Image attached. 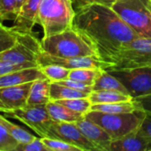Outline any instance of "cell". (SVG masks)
<instances>
[{"label":"cell","mask_w":151,"mask_h":151,"mask_svg":"<svg viewBox=\"0 0 151 151\" xmlns=\"http://www.w3.org/2000/svg\"><path fill=\"white\" fill-rule=\"evenodd\" d=\"M93 90H115L129 95L126 87L109 72L103 70L93 84Z\"/></svg>","instance_id":"ffe728a7"},{"label":"cell","mask_w":151,"mask_h":151,"mask_svg":"<svg viewBox=\"0 0 151 151\" xmlns=\"http://www.w3.org/2000/svg\"><path fill=\"white\" fill-rule=\"evenodd\" d=\"M41 1L27 0L18 12L11 28L15 32L31 33L33 27L38 24V11Z\"/></svg>","instance_id":"4fadbf2b"},{"label":"cell","mask_w":151,"mask_h":151,"mask_svg":"<svg viewBox=\"0 0 151 151\" xmlns=\"http://www.w3.org/2000/svg\"><path fill=\"white\" fill-rule=\"evenodd\" d=\"M44 145L50 151H81L78 147L69 144L64 141L49 137H41Z\"/></svg>","instance_id":"83f0119b"},{"label":"cell","mask_w":151,"mask_h":151,"mask_svg":"<svg viewBox=\"0 0 151 151\" xmlns=\"http://www.w3.org/2000/svg\"><path fill=\"white\" fill-rule=\"evenodd\" d=\"M141 130L150 137V139L151 140V116L150 115H147L141 126Z\"/></svg>","instance_id":"d590c367"},{"label":"cell","mask_w":151,"mask_h":151,"mask_svg":"<svg viewBox=\"0 0 151 151\" xmlns=\"http://www.w3.org/2000/svg\"><path fill=\"white\" fill-rule=\"evenodd\" d=\"M89 94L81 92L57 82H50V101H58L64 99H73V98H84L88 97Z\"/></svg>","instance_id":"44dd1931"},{"label":"cell","mask_w":151,"mask_h":151,"mask_svg":"<svg viewBox=\"0 0 151 151\" xmlns=\"http://www.w3.org/2000/svg\"><path fill=\"white\" fill-rule=\"evenodd\" d=\"M88 99L92 104H97L127 102L132 101L133 97L130 95L115 90H93L89 94Z\"/></svg>","instance_id":"d6986e66"},{"label":"cell","mask_w":151,"mask_h":151,"mask_svg":"<svg viewBox=\"0 0 151 151\" xmlns=\"http://www.w3.org/2000/svg\"><path fill=\"white\" fill-rule=\"evenodd\" d=\"M84 117L99 125L114 141L139 129L146 117V113L140 110L127 113H106L89 111Z\"/></svg>","instance_id":"277c9868"},{"label":"cell","mask_w":151,"mask_h":151,"mask_svg":"<svg viewBox=\"0 0 151 151\" xmlns=\"http://www.w3.org/2000/svg\"><path fill=\"white\" fill-rule=\"evenodd\" d=\"M111 8L139 36L151 38V0H116Z\"/></svg>","instance_id":"5b68a950"},{"label":"cell","mask_w":151,"mask_h":151,"mask_svg":"<svg viewBox=\"0 0 151 151\" xmlns=\"http://www.w3.org/2000/svg\"><path fill=\"white\" fill-rule=\"evenodd\" d=\"M90 111H96L106 113H127L137 111V108L134 100H132L127 102L92 104Z\"/></svg>","instance_id":"7402d4cb"},{"label":"cell","mask_w":151,"mask_h":151,"mask_svg":"<svg viewBox=\"0 0 151 151\" xmlns=\"http://www.w3.org/2000/svg\"><path fill=\"white\" fill-rule=\"evenodd\" d=\"M16 42V34L11 27L0 23V53L12 47Z\"/></svg>","instance_id":"4316f807"},{"label":"cell","mask_w":151,"mask_h":151,"mask_svg":"<svg viewBox=\"0 0 151 151\" xmlns=\"http://www.w3.org/2000/svg\"><path fill=\"white\" fill-rule=\"evenodd\" d=\"M38 54L39 53L35 52L32 49L16 41L12 47L0 53V60L15 65L39 66L36 62V57Z\"/></svg>","instance_id":"9a60e30c"},{"label":"cell","mask_w":151,"mask_h":151,"mask_svg":"<svg viewBox=\"0 0 151 151\" xmlns=\"http://www.w3.org/2000/svg\"><path fill=\"white\" fill-rule=\"evenodd\" d=\"M5 113L27 125L40 137H45L50 127L54 121L47 111L46 104L26 106Z\"/></svg>","instance_id":"ba28073f"},{"label":"cell","mask_w":151,"mask_h":151,"mask_svg":"<svg viewBox=\"0 0 151 151\" xmlns=\"http://www.w3.org/2000/svg\"><path fill=\"white\" fill-rule=\"evenodd\" d=\"M137 110L142 111L147 115L151 116V94L144 96H140L133 99Z\"/></svg>","instance_id":"836d02e7"},{"label":"cell","mask_w":151,"mask_h":151,"mask_svg":"<svg viewBox=\"0 0 151 151\" xmlns=\"http://www.w3.org/2000/svg\"><path fill=\"white\" fill-rule=\"evenodd\" d=\"M17 16L16 0H0V19L14 20Z\"/></svg>","instance_id":"f1b7e54d"},{"label":"cell","mask_w":151,"mask_h":151,"mask_svg":"<svg viewBox=\"0 0 151 151\" xmlns=\"http://www.w3.org/2000/svg\"><path fill=\"white\" fill-rule=\"evenodd\" d=\"M47 79L40 66L24 68L0 76V88L21 85L37 80Z\"/></svg>","instance_id":"2e32d148"},{"label":"cell","mask_w":151,"mask_h":151,"mask_svg":"<svg viewBox=\"0 0 151 151\" xmlns=\"http://www.w3.org/2000/svg\"><path fill=\"white\" fill-rule=\"evenodd\" d=\"M42 51L58 58H81L96 56L91 41L73 27L53 35L42 37Z\"/></svg>","instance_id":"7a4b0ae2"},{"label":"cell","mask_w":151,"mask_h":151,"mask_svg":"<svg viewBox=\"0 0 151 151\" xmlns=\"http://www.w3.org/2000/svg\"><path fill=\"white\" fill-rule=\"evenodd\" d=\"M75 124L86 138L96 146L99 150L109 151L112 139L104 128L85 117L75 122Z\"/></svg>","instance_id":"5bb4252c"},{"label":"cell","mask_w":151,"mask_h":151,"mask_svg":"<svg viewBox=\"0 0 151 151\" xmlns=\"http://www.w3.org/2000/svg\"><path fill=\"white\" fill-rule=\"evenodd\" d=\"M42 72L50 82H58L68 79L70 70L57 65H46L40 66Z\"/></svg>","instance_id":"d4e9b609"},{"label":"cell","mask_w":151,"mask_h":151,"mask_svg":"<svg viewBox=\"0 0 151 151\" xmlns=\"http://www.w3.org/2000/svg\"><path fill=\"white\" fill-rule=\"evenodd\" d=\"M29 67H35V66H31L28 65H15V64L0 60V76L13 71L24 69V68H29Z\"/></svg>","instance_id":"e575fe53"},{"label":"cell","mask_w":151,"mask_h":151,"mask_svg":"<svg viewBox=\"0 0 151 151\" xmlns=\"http://www.w3.org/2000/svg\"><path fill=\"white\" fill-rule=\"evenodd\" d=\"M0 122L5 127V129L11 134V136L18 142L19 144L27 143L36 138L32 134L26 131L19 126H17V125L12 123L7 119L4 118L2 115H0Z\"/></svg>","instance_id":"603a6c76"},{"label":"cell","mask_w":151,"mask_h":151,"mask_svg":"<svg viewBox=\"0 0 151 151\" xmlns=\"http://www.w3.org/2000/svg\"><path fill=\"white\" fill-rule=\"evenodd\" d=\"M73 5V8L74 10V12H77L78 10H80L81 8L89 5V4H103V5H106L109 7H111L113 3L116 0H70Z\"/></svg>","instance_id":"d6a6232c"},{"label":"cell","mask_w":151,"mask_h":151,"mask_svg":"<svg viewBox=\"0 0 151 151\" xmlns=\"http://www.w3.org/2000/svg\"><path fill=\"white\" fill-rule=\"evenodd\" d=\"M73 27L91 41L97 57L109 65L122 47L139 37L111 7L103 4H89L75 12Z\"/></svg>","instance_id":"6da1fadb"},{"label":"cell","mask_w":151,"mask_h":151,"mask_svg":"<svg viewBox=\"0 0 151 151\" xmlns=\"http://www.w3.org/2000/svg\"><path fill=\"white\" fill-rule=\"evenodd\" d=\"M50 81L48 79L33 81L27 97V106L46 104L50 102Z\"/></svg>","instance_id":"ac0fdd59"},{"label":"cell","mask_w":151,"mask_h":151,"mask_svg":"<svg viewBox=\"0 0 151 151\" xmlns=\"http://www.w3.org/2000/svg\"><path fill=\"white\" fill-rule=\"evenodd\" d=\"M107 72L115 76L126 87L133 99L151 94V66Z\"/></svg>","instance_id":"52a82bcc"},{"label":"cell","mask_w":151,"mask_h":151,"mask_svg":"<svg viewBox=\"0 0 151 151\" xmlns=\"http://www.w3.org/2000/svg\"><path fill=\"white\" fill-rule=\"evenodd\" d=\"M36 62L39 66L46 65H57L69 70L77 68H101L105 70L110 65L108 63L102 61L96 56L65 58L50 55L42 50L37 55Z\"/></svg>","instance_id":"30bf717a"},{"label":"cell","mask_w":151,"mask_h":151,"mask_svg":"<svg viewBox=\"0 0 151 151\" xmlns=\"http://www.w3.org/2000/svg\"><path fill=\"white\" fill-rule=\"evenodd\" d=\"M15 151H50L49 149L44 145L42 141V138H35L33 141L19 144L16 148Z\"/></svg>","instance_id":"4dcf8cb0"},{"label":"cell","mask_w":151,"mask_h":151,"mask_svg":"<svg viewBox=\"0 0 151 151\" xmlns=\"http://www.w3.org/2000/svg\"><path fill=\"white\" fill-rule=\"evenodd\" d=\"M74 14L70 0H42L38 11V24L43 29V37L72 27Z\"/></svg>","instance_id":"3957f363"},{"label":"cell","mask_w":151,"mask_h":151,"mask_svg":"<svg viewBox=\"0 0 151 151\" xmlns=\"http://www.w3.org/2000/svg\"><path fill=\"white\" fill-rule=\"evenodd\" d=\"M109 151H151V140L139 128L111 141Z\"/></svg>","instance_id":"7c38bea8"},{"label":"cell","mask_w":151,"mask_h":151,"mask_svg":"<svg viewBox=\"0 0 151 151\" xmlns=\"http://www.w3.org/2000/svg\"><path fill=\"white\" fill-rule=\"evenodd\" d=\"M27 0H16V10H17V13L19 11V9L21 8V6L27 2Z\"/></svg>","instance_id":"8d00e7d4"},{"label":"cell","mask_w":151,"mask_h":151,"mask_svg":"<svg viewBox=\"0 0 151 151\" xmlns=\"http://www.w3.org/2000/svg\"><path fill=\"white\" fill-rule=\"evenodd\" d=\"M18 142L14 140L0 122V151H15Z\"/></svg>","instance_id":"f546056e"},{"label":"cell","mask_w":151,"mask_h":151,"mask_svg":"<svg viewBox=\"0 0 151 151\" xmlns=\"http://www.w3.org/2000/svg\"><path fill=\"white\" fill-rule=\"evenodd\" d=\"M45 137L64 141L81 151H100L81 132L75 123L53 121Z\"/></svg>","instance_id":"9c48e42d"},{"label":"cell","mask_w":151,"mask_h":151,"mask_svg":"<svg viewBox=\"0 0 151 151\" xmlns=\"http://www.w3.org/2000/svg\"><path fill=\"white\" fill-rule=\"evenodd\" d=\"M62 105H65V107L82 113V114H86L88 111H90L91 108V102L89 101L88 97H84V98H73V99H64V100H58L55 101Z\"/></svg>","instance_id":"484cf974"},{"label":"cell","mask_w":151,"mask_h":151,"mask_svg":"<svg viewBox=\"0 0 151 151\" xmlns=\"http://www.w3.org/2000/svg\"><path fill=\"white\" fill-rule=\"evenodd\" d=\"M0 23H3V22H2V21H1V19H0Z\"/></svg>","instance_id":"74e56055"},{"label":"cell","mask_w":151,"mask_h":151,"mask_svg":"<svg viewBox=\"0 0 151 151\" xmlns=\"http://www.w3.org/2000/svg\"><path fill=\"white\" fill-rule=\"evenodd\" d=\"M46 108L50 118L58 122L75 123L84 117V114L74 111L55 101L48 102L46 104Z\"/></svg>","instance_id":"e0dca14e"},{"label":"cell","mask_w":151,"mask_h":151,"mask_svg":"<svg viewBox=\"0 0 151 151\" xmlns=\"http://www.w3.org/2000/svg\"><path fill=\"white\" fill-rule=\"evenodd\" d=\"M145 66H151V38L139 36L122 47L105 70H126Z\"/></svg>","instance_id":"8992f818"},{"label":"cell","mask_w":151,"mask_h":151,"mask_svg":"<svg viewBox=\"0 0 151 151\" xmlns=\"http://www.w3.org/2000/svg\"><path fill=\"white\" fill-rule=\"evenodd\" d=\"M104 69L101 68H77L70 70L68 79L78 81L93 86L95 81Z\"/></svg>","instance_id":"cb8c5ba5"},{"label":"cell","mask_w":151,"mask_h":151,"mask_svg":"<svg viewBox=\"0 0 151 151\" xmlns=\"http://www.w3.org/2000/svg\"><path fill=\"white\" fill-rule=\"evenodd\" d=\"M32 83L0 88V111L8 112L26 107Z\"/></svg>","instance_id":"8fae6325"},{"label":"cell","mask_w":151,"mask_h":151,"mask_svg":"<svg viewBox=\"0 0 151 151\" xmlns=\"http://www.w3.org/2000/svg\"><path fill=\"white\" fill-rule=\"evenodd\" d=\"M57 83L65 86V87H68V88H73V89H76V90H79V91H81V92L88 93V94H90L93 91V88H92L93 86L88 85L86 83H83V82H81L78 81H73L71 79H65V80L58 81Z\"/></svg>","instance_id":"1f68e13d"}]
</instances>
